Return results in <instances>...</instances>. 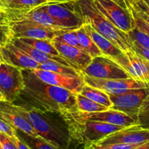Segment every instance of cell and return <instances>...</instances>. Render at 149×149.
I'll return each mask as SVG.
<instances>
[{"mask_svg": "<svg viewBox=\"0 0 149 149\" xmlns=\"http://www.w3.org/2000/svg\"><path fill=\"white\" fill-rule=\"evenodd\" d=\"M23 73L25 87L19 98L22 99L24 106L45 113L58 114L78 110L76 94L65 88L45 82L31 70H23Z\"/></svg>", "mask_w": 149, "mask_h": 149, "instance_id": "6da1fadb", "label": "cell"}, {"mask_svg": "<svg viewBox=\"0 0 149 149\" xmlns=\"http://www.w3.org/2000/svg\"><path fill=\"white\" fill-rule=\"evenodd\" d=\"M12 106L21 116H23L41 137L58 148H68L71 143L68 129L64 123L52 119L45 112L35 109L14 104Z\"/></svg>", "mask_w": 149, "mask_h": 149, "instance_id": "7a4b0ae2", "label": "cell"}, {"mask_svg": "<svg viewBox=\"0 0 149 149\" xmlns=\"http://www.w3.org/2000/svg\"><path fill=\"white\" fill-rule=\"evenodd\" d=\"M59 115L66 125L71 143L73 141L78 145L77 147L83 148L91 149L109 134L126 127L97 121L80 120L65 113Z\"/></svg>", "mask_w": 149, "mask_h": 149, "instance_id": "3957f363", "label": "cell"}, {"mask_svg": "<svg viewBox=\"0 0 149 149\" xmlns=\"http://www.w3.org/2000/svg\"><path fill=\"white\" fill-rule=\"evenodd\" d=\"M84 23H89L123 52L131 49L132 42L127 33L116 28L97 9L94 0H76Z\"/></svg>", "mask_w": 149, "mask_h": 149, "instance_id": "277c9868", "label": "cell"}, {"mask_svg": "<svg viewBox=\"0 0 149 149\" xmlns=\"http://www.w3.org/2000/svg\"><path fill=\"white\" fill-rule=\"evenodd\" d=\"M113 144L137 145L138 149H149V129L140 125L126 127L109 134L95 144L91 149H103Z\"/></svg>", "mask_w": 149, "mask_h": 149, "instance_id": "5b68a950", "label": "cell"}, {"mask_svg": "<svg viewBox=\"0 0 149 149\" xmlns=\"http://www.w3.org/2000/svg\"><path fill=\"white\" fill-rule=\"evenodd\" d=\"M41 7L61 26L66 29L74 30L84 24L76 0L65 2H47Z\"/></svg>", "mask_w": 149, "mask_h": 149, "instance_id": "8992f818", "label": "cell"}, {"mask_svg": "<svg viewBox=\"0 0 149 149\" xmlns=\"http://www.w3.org/2000/svg\"><path fill=\"white\" fill-rule=\"evenodd\" d=\"M112 102L111 109L119 111L138 121V113L149 96V87L132 89L120 94L108 93Z\"/></svg>", "mask_w": 149, "mask_h": 149, "instance_id": "52a82bcc", "label": "cell"}, {"mask_svg": "<svg viewBox=\"0 0 149 149\" xmlns=\"http://www.w3.org/2000/svg\"><path fill=\"white\" fill-rule=\"evenodd\" d=\"M25 87L23 69L2 63L0 65V93L5 100L14 103Z\"/></svg>", "mask_w": 149, "mask_h": 149, "instance_id": "ba28073f", "label": "cell"}, {"mask_svg": "<svg viewBox=\"0 0 149 149\" xmlns=\"http://www.w3.org/2000/svg\"><path fill=\"white\" fill-rule=\"evenodd\" d=\"M81 74L95 78L106 79H128L132 77L129 73L116 61L105 55L93 58L91 63L81 72Z\"/></svg>", "mask_w": 149, "mask_h": 149, "instance_id": "9c48e42d", "label": "cell"}, {"mask_svg": "<svg viewBox=\"0 0 149 149\" xmlns=\"http://www.w3.org/2000/svg\"><path fill=\"white\" fill-rule=\"evenodd\" d=\"M61 113H65L71 117L80 120L97 121V122H106V123L119 125V126L129 127L132 125H139L138 121L135 118L123 112L112 109L95 112H85L77 110L74 111H64Z\"/></svg>", "mask_w": 149, "mask_h": 149, "instance_id": "30bf717a", "label": "cell"}, {"mask_svg": "<svg viewBox=\"0 0 149 149\" xmlns=\"http://www.w3.org/2000/svg\"><path fill=\"white\" fill-rule=\"evenodd\" d=\"M94 1L101 13L121 31L127 33L135 28V22L128 8H125L113 0H94Z\"/></svg>", "mask_w": 149, "mask_h": 149, "instance_id": "8fae6325", "label": "cell"}, {"mask_svg": "<svg viewBox=\"0 0 149 149\" xmlns=\"http://www.w3.org/2000/svg\"><path fill=\"white\" fill-rule=\"evenodd\" d=\"M81 76L87 84L100 89L107 93H112V94H120L132 89L149 87V85L146 83L137 80L132 77L128 79H106L95 78L84 74H81Z\"/></svg>", "mask_w": 149, "mask_h": 149, "instance_id": "7c38bea8", "label": "cell"}, {"mask_svg": "<svg viewBox=\"0 0 149 149\" xmlns=\"http://www.w3.org/2000/svg\"><path fill=\"white\" fill-rule=\"evenodd\" d=\"M10 25L14 38H30L52 41L60 33L65 32L53 30L31 20L10 22Z\"/></svg>", "mask_w": 149, "mask_h": 149, "instance_id": "4fadbf2b", "label": "cell"}, {"mask_svg": "<svg viewBox=\"0 0 149 149\" xmlns=\"http://www.w3.org/2000/svg\"><path fill=\"white\" fill-rule=\"evenodd\" d=\"M31 71L45 82L65 88L74 94L79 93L83 87L86 84L82 76L73 77L52 71H45L39 68L31 69Z\"/></svg>", "mask_w": 149, "mask_h": 149, "instance_id": "5bb4252c", "label": "cell"}, {"mask_svg": "<svg viewBox=\"0 0 149 149\" xmlns=\"http://www.w3.org/2000/svg\"><path fill=\"white\" fill-rule=\"evenodd\" d=\"M0 58L3 63L23 70L36 69L40 65L24 51L17 47L13 42L0 47Z\"/></svg>", "mask_w": 149, "mask_h": 149, "instance_id": "9a60e30c", "label": "cell"}, {"mask_svg": "<svg viewBox=\"0 0 149 149\" xmlns=\"http://www.w3.org/2000/svg\"><path fill=\"white\" fill-rule=\"evenodd\" d=\"M0 116L17 130L31 136L41 137L32 125L13 109L11 102L7 100L0 101Z\"/></svg>", "mask_w": 149, "mask_h": 149, "instance_id": "2e32d148", "label": "cell"}, {"mask_svg": "<svg viewBox=\"0 0 149 149\" xmlns=\"http://www.w3.org/2000/svg\"><path fill=\"white\" fill-rule=\"evenodd\" d=\"M52 42L60 55L71 63L73 66L80 72H82L93 60L91 56L79 48L63 45L54 39Z\"/></svg>", "mask_w": 149, "mask_h": 149, "instance_id": "e0dca14e", "label": "cell"}, {"mask_svg": "<svg viewBox=\"0 0 149 149\" xmlns=\"http://www.w3.org/2000/svg\"><path fill=\"white\" fill-rule=\"evenodd\" d=\"M46 3L47 0H13L1 10L5 13L10 22L17 21L29 12Z\"/></svg>", "mask_w": 149, "mask_h": 149, "instance_id": "ac0fdd59", "label": "cell"}, {"mask_svg": "<svg viewBox=\"0 0 149 149\" xmlns=\"http://www.w3.org/2000/svg\"><path fill=\"white\" fill-rule=\"evenodd\" d=\"M13 42L17 47H19L20 49L24 51L32 59L34 60L37 63H39V64L44 63L48 62V61H57V62L60 63L61 64L74 68L71 63L68 62L65 58H63L62 56L49 55V54L46 53V52H42V51L39 50V49H37L36 48L31 46L29 44L23 42L21 39H18V38H14L13 39Z\"/></svg>", "mask_w": 149, "mask_h": 149, "instance_id": "d6986e66", "label": "cell"}, {"mask_svg": "<svg viewBox=\"0 0 149 149\" xmlns=\"http://www.w3.org/2000/svg\"><path fill=\"white\" fill-rule=\"evenodd\" d=\"M25 20L36 22L39 24H42L46 27L52 29L53 30L58 31H67L71 30V29H66V28L61 26L53 17H51L46 11H45L41 6L34 9L32 11L29 12V13L20 17L17 21Z\"/></svg>", "mask_w": 149, "mask_h": 149, "instance_id": "ffe728a7", "label": "cell"}, {"mask_svg": "<svg viewBox=\"0 0 149 149\" xmlns=\"http://www.w3.org/2000/svg\"><path fill=\"white\" fill-rule=\"evenodd\" d=\"M125 53L133 66L135 79L143 81L149 85V61L131 49L127 50Z\"/></svg>", "mask_w": 149, "mask_h": 149, "instance_id": "44dd1931", "label": "cell"}, {"mask_svg": "<svg viewBox=\"0 0 149 149\" xmlns=\"http://www.w3.org/2000/svg\"><path fill=\"white\" fill-rule=\"evenodd\" d=\"M77 34L79 46L81 50L88 54L93 58L103 55L93 39L84 30V26H82L77 29Z\"/></svg>", "mask_w": 149, "mask_h": 149, "instance_id": "7402d4cb", "label": "cell"}, {"mask_svg": "<svg viewBox=\"0 0 149 149\" xmlns=\"http://www.w3.org/2000/svg\"><path fill=\"white\" fill-rule=\"evenodd\" d=\"M79 93L106 107L111 109L112 106V102L109 94L100 89L92 87L86 84Z\"/></svg>", "mask_w": 149, "mask_h": 149, "instance_id": "603a6c76", "label": "cell"}, {"mask_svg": "<svg viewBox=\"0 0 149 149\" xmlns=\"http://www.w3.org/2000/svg\"><path fill=\"white\" fill-rule=\"evenodd\" d=\"M39 68L45 70V71H52V72L73 76V77H81V73L76 68L61 64L57 61H48L44 63H41Z\"/></svg>", "mask_w": 149, "mask_h": 149, "instance_id": "cb8c5ba5", "label": "cell"}, {"mask_svg": "<svg viewBox=\"0 0 149 149\" xmlns=\"http://www.w3.org/2000/svg\"><path fill=\"white\" fill-rule=\"evenodd\" d=\"M77 99V106L78 110L85 112H95L101 111L108 110L110 108H108L103 105L100 104L94 100H91L86 96L82 95L80 93L76 94Z\"/></svg>", "mask_w": 149, "mask_h": 149, "instance_id": "d4e9b609", "label": "cell"}, {"mask_svg": "<svg viewBox=\"0 0 149 149\" xmlns=\"http://www.w3.org/2000/svg\"><path fill=\"white\" fill-rule=\"evenodd\" d=\"M21 39L23 42L29 44L31 46L36 48L37 49L42 51L44 52L57 56H61L60 55L58 49L54 46L52 42L47 39H30V38H18Z\"/></svg>", "mask_w": 149, "mask_h": 149, "instance_id": "484cf974", "label": "cell"}, {"mask_svg": "<svg viewBox=\"0 0 149 149\" xmlns=\"http://www.w3.org/2000/svg\"><path fill=\"white\" fill-rule=\"evenodd\" d=\"M13 39V29L10 20H0V47L12 42Z\"/></svg>", "mask_w": 149, "mask_h": 149, "instance_id": "4316f807", "label": "cell"}, {"mask_svg": "<svg viewBox=\"0 0 149 149\" xmlns=\"http://www.w3.org/2000/svg\"><path fill=\"white\" fill-rule=\"evenodd\" d=\"M54 40L57 41V42H61V43L63 44V45L79 48L78 43V39H77V29L70 30L65 32H63V33L58 35V36L54 39Z\"/></svg>", "mask_w": 149, "mask_h": 149, "instance_id": "83f0119b", "label": "cell"}, {"mask_svg": "<svg viewBox=\"0 0 149 149\" xmlns=\"http://www.w3.org/2000/svg\"><path fill=\"white\" fill-rule=\"evenodd\" d=\"M27 140L26 143L31 147V148L36 149H58L55 146L50 143L42 137H33L26 135Z\"/></svg>", "mask_w": 149, "mask_h": 149, "instance_id": "f1b7e54d", "label": "cell"}, {"mask_svg": "<svg viewBox=\"0 0 149 149\" xmlns=\"http://www.w3.org/2000/svg\"><path fill=\"white\" fill-rule=\"evenodd\" d=\"M132 42H136L143 47L149 49V35L135 27L127 33Z\"/></svg>", "mask_w": 149, "mask_h": 149, "instance_id": "f546056e", "label": "cell"}, {"mask_svg": "<svg viewBox=\"0 0 149 149\" xmlns=\"http://www.w3.org/2000/svg\"><path fill=\"white\" fill-rule=\"evenodd\" d=\"M138 122L143 127L149 129V96L144 101L138 113Z\"/></svg>", "mask_w": 149, "mask_h": 149, "instance_id": "4dcf8cb0", "label": "cell"}, {"mask_svg": "<svg viewBox=\"0 0 149 149\" xmlns=\"http://www.w3.org/2000/svg\"><path fill=\"white\" fill-rule=\"evenodd\" d=\"M0 132L6 134L11 139L17 136V130L15 129L13 126L7 123L1 116H0Z\"/></svg>", "mask_w": 149, "mask_h": 149, "instance_id": "1f68e13d", "label": "cell"}, {"mask_svg": "<svg viewBox=\"0 0 149 149\" xmlns=\"http://www.w3.org/2000/svg\"><path fill=\"white\" fill-rule=\"evenodd\" d=\"M0 149H16L11 138L0 132Z\"/></svg>", "mask_w": 149, "mask_h": 149, "instance_id": "d6a6232c", "label": "cell"}, {"mask_svg": "<svg viewBox=\"0 0 149 149\" xmlns=\"http://www.w3.org/2000/svg\"><path fill=\"white\" fill-rule=\"evenodd\" d=\"M132 42V47H131V49L133 50L135 53L141 55V57H143V58H145L146 60H147V61H149V49L143 47L141 46L140 44L137 43L136 42Z\"/></svg>", "mask_w": 149, "mask_h": 149, "instance_id": "836d02e7", "label": "cell"}, {"mask_svg": "<svg viewBox=\"0 0 149 149\" xmlns=\"http://www.w3.org/2000/svg\"><path fill=\"white\" fill-rule=\"evenodd\" d=\"M130 2L132 3V4L135 5L136 7H138L143 12H144V13H146L149 15V4L145 2L143 0H137V1H130Z\"/></svg>", "mask_w": 149, "mask_h": 149, "instance_id": "e575fe53", "label": "cell"}, {"mask_svg": "<svg viewBox=\"0 0 149 149\" xmlns=\"http://www.w3.org/2000/svg\"><path fill=\"white\" fill-rule=\"evenodd\" d=\"M12 141L16 146V149H31V147L25 141H21L17 135L13 138Z\"/></svg>", "mask_w": 149, "mask_h": 149, "instance_id": "d590c367", "label": "cell"}, {"mask_svg": "<svg viewBox=\"0 0 149 149\" xmlns=\"http://www.w3.org/2000/svg\"><path fill=\"white\" fill-rule=\"evenodd\" d=\"M129 2H130V1H129ZM130 4H132V7H134V9H135V12H136V13H138V15H139L140 17H141V18L143 19V20H145V21L146 22V23H148V24H149V15H148L146 14V13H144V12H143L142 10H141V9H139L138 7H136V6H135V5L132 4V3H130Z\"/></svg>", "mask_w": 149, "mask_h": 149, "instance_id": "8d00e7d4", "label": "cell"}, {"mask_svg": "<svg viewBox=\"0 0 149 149\" xmlns=\"http://www.w3.org/2000/svg\"><path fill=\"white\" fill-rule=\"evenodd\" d=\"M13 0H0V10L4 8L6 6L8 5Z\"/></svg>", "mask_w": 149, "mask_h": 149, "instance_id": "74e56055", "label": "cell"}, {"mask_svg": "<svg viewBox=\"0 0 149 149\" xmlns=\"http://www.w3.org/2000/svg\"><path fill=\"white\" fill-rule=\"evenodd\" d=\"M9 20V19L8 17H7V15L5 14V13L3 12L2 10H0V20Z\"/></svg>", "mask_w": 149, "mask_h": 149, "instance_id": "f35d334b", "label": "cell"}, {"mask_svg": "<svg viewBox=\"0 0 149 149\" xmlns=\"http://www.w3.org/2000/svg\"><path fill=\"white\" fill-rule=\"evenodd\" d=\"M70 1H74V0H47V2H65Z\"/></svg>", "mask_w": 149, "mask_h": 149, "instance_id": "ab89813d", "label": "cell"}, {"mask_svg": "<svg viewBox=\"0 0 149 149\" xmlns=\"http://www.w3.org/2000/svg\"><path fill=\"white\" fill-rule=\"evenodd\" d=\"M1 100H5V98H4V95L1 94V93H0V101H1Z\"/></svg>", "mask_w": 149, "mask_h": 149, "instance_id": "60d3db41", "label": "cell"}, {"mask_svg": "<svg viewBox=\"0 0 149 149\" xmlns=\"http://www.w3.org/2000/svg\"><path fill=\"white\" fill-rule=\"evenodd\" d=\"M143 1H145V2H146L147 4H149V0H143Z\"/></svg>", "mask_w": 149, "mask_h": 149, "instance_id": "b9f144b4", "label": "cell"}, {"mask_svg": "<svg viewBox=\"0 0 149 149\" xmlns=\"http://www.w3.org/2000/svg\"><path fill=\"white\" fill-rule=\"evenodd\" d=\"M2 61H1V58H0V65H1V64L2 63Z\"/></svg>", "mask_w": 149, "mask_h": 149, "instance_id": "7bdbcfd3", "label": "cell"}, {"mask_svg": "<svg viewBox=\"0 0 149 149\" xmlns=\"http://www.w3.org/2000/svg\"><path fill=\"white\" fill-rule=\"evenodd\" d=\"M127 1H137V0H127Z\"/></svg>", "mask_w": 149, "mask_h": 149, "instance_id": "ee69618b", "label": "cell"}]
</instances>
